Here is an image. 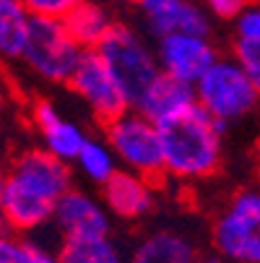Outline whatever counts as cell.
Instances as JSON below:
<instances>
[{
    "label": "cell",
    "mask_w": 260,
    "mask_h": 263,
    "mask_svg": "<svg viewBox=\"0 0 260 263\" xmlns=\"http://www.w3.org/2000/svg\"><path fill=\"white\" fill-rule=\"evenodd\" d=\"M177 3H179V0H138V6H141V11L146 13V18H148V16H156V13H162V11L177 6Z\"/></svg>",
    "instance_id": "cell-23"
},
{
    "label": "cell",
    "mask_w": 260,
    "mask_h": 263,
    "mask_svg": "<svg viewBox=\"0 0 260 263\" xmlns=\"http://www.w3.org/2000/svg\"><path fill=\"white\" fill-rule=\"evenodd\" d=\"M31 24V13L21 0H0V58L18 60Z\"/></svg>",
    "instance_id": "cell-17"
},
{
    "label": "cell",
    "mask_w": 260,
    "mask_h": 263,
    "mask_svg": "<svg viewBox=\"0 0 260 263\" xmlns=\"http://www.w3.org/2000/svg\"><path fill=\"white\" fill-rule=\"evenodd\" d=\"M0 263H60L57 253L21 235H0Z\"/></svg>",
    "instance_id": "cell-19"
},
{
    "label": "cell",
    "mask_w": 260,
    "mask_h": 263,
    "mask_svg": "<svg viewBox=\"0 0 260 263\" xmlns=\"http://www.w3.org/2000/svg\"><path fill=\"white\" fill-rule=\"evenodd\" d=\"M156 63L159 70L167 76L195 84L206 68L218 58L216 45L211 42V36H193V34H164L156 40Z\"/></svg>",
    "instance_id": "cell-9"
},
{
    "label": "cell",
    "mask_w": 260,
    "mask_h": 263,
    "mask_svg": "<svg viewBox=\"0 0 260 263\" xmlns=\"http://www.w3.org/2000/svg\"><path fill=\"white\" fill-rule=\"evenodd\" d=\"M198 258L195 245L174 230H156L148 232L125 263H193Z\"/></svg>",
    "instance_id": "cell-14"
},
{
    "label": "cell",
    "mask_w": 260,
    "mask_h": 263,
    "mask_svg": "<svg viewBox=\"0 0 260 263\" xmlns=\"http://www.w3.org/2000/svg\"><path fill=\"white\" fill-rule=\"evenodd\" d=\"M60 263H125L120 245L104 237H84V240H63L57 250Z\"/></svg>",
    "instance_id": "cell-18"
},
{
    "label": "cell",
    "mask_w": 260,
    "mask_h": 263,
    "mask_svg": "<svg viewBox=\"0 0 260 263\" xmlns=\"http://www.w3.org/2000/svg\"><path fill=\"white\" fill-rule=\"evenodd\" d=\"M190 104H195L193 86L167 76V73H159V76L146 86V91L138 97V102L130 109H135L138 115H143L146 120L159 125V123L174 118L177 112L188 109Z\"/></svg>",
    "instance_id": "cell-13"
},
{
    "label": "cell",
    "mask_w": 260,
    "mask_h": 263,
    "mask_svg": "<svg viewBox=\"0 0 260 263\" xmlns=\"http://www.w3.org/2000/svg\"><path fill=\"white\" fill-rule=\"evenodd\" d=\"M31 120H34V128L42 133V141H45L42 148L47 154H52L55 159L65 162V164H70L73 159L78 157L84 141L89 138L84 133V128H78L76 123L65 120L57 112V107L52 102H47V99L34 102Z\"/></svg>",
    "instance_id": "cell-12"
},
{
    "label": "cell",
    "mask_w": 260,
    "mask_h": 263,
    "mask_svg": "<svg viewBox=\"0 0 260 263\" xmlns=\"http://www.w3.org/2000/svg\"><path fill=\"white\" fill-rule=\"evenodd\" d=\"M208 16H216L218 21H234L242 11L255 6V0H203Z\"/></svg>",
    "instance_id": "cell-22"
},
{
    "label": "cell",
    "mask_w": 260,
    "mask_h": 263,
    "mask_svg": "<svg viewBox=\"0 0 260 263\" xmlns=\"http://www.w3.org/2000/svg\"><path fill=\"white\" fill-rule=\"evenodd\" d=\"M50 224L57 227L63 240L104 237L112 230V221H109V214L102 206V201H96L86 191H76V187H70L60 196Z\"/></svg>",
    "instance_id": "cell-10"
},
{
    "label": "cell",
    "mask_w": 260,
    "mask_h": 263,
    "mask_svg": "<svg viewBox=\"0 0 260 263\" xmlns=\"http://www.w3.org/2000/svg\"><path fill=\"white\" fill-rule=\"evenodd\" d=\"M156 128L164 175L182 182H198L218 172L224 159L227 125L213 120L206 109L190 104Z\"/></svg>",
    "instance_id": "cell-2"
},
{
    "label": "cell",
    "mask_w": 260,
    "mask_h": 263,
    "mask_svg": "<svg viewBox=\"0 0 260 263\" xmlns=\"http://www.w3.org/2000/svg\"><path fill=\"white\" fill-rule=\"evenodd\" d=\"M6 232V219H3V172H0V235Z\"/></svg>",
    "instance_id": "cell-24"
},
{
    "label": "cell",
    "mask_w": 260,
    "mask_h": 263,
    "mask_svg": "<svg viewBox=\"0 0 260 263\" xmlns=\"http://www.w3.org/2000/svg\"><path fill=\"white\" fill-rule=\"evenodd\" d=\"M0 107H3V91H0Z\"/></svg>",
    "instance_id": "cell-27"
},
{
    "label": "cell",
    "mask_w": 260,
    "mask_h": 263,
    "mask_svg": "<svg viewBox=\"0 0 260 263\" xmlns=\"http://www.w3.org/2000/svg\"><path fill=\"white\" fill-rule=\"evenodd\" d=\"M195 104L206 109L208 115L227 128L257 107L260 86L247 76V73L232 60V58H216L206 73L193 84Z\"/></svg>",
    "instance_id": "cell-3"
},
{
    "label": "cell",
    "mask_w": 260,
    "mask_h": 263,
    "mask_svg": "<svg viewBox=\"0 0 260 263\" xmlns=\"http://www.w3.org/2000/svg\"><path fill=\"white\" fill-rule=\"evenodd\" d=\"M102 206L109 216H117L125 221L143 219L156 206L154 182L128 170H115L102 182Z\"/></svg>",
    "instance_id": "cell-11"
},
{
    "label": "cell",
    "mask_w": 260,
    "mask_h": 263,
    "mask_svg": "<svg viewBox=\"0 0 260 263\" xmlns=\"http://www.w3.org/2000/svg\"><path fill=\"white\" fill-rule=\"evenodd\" d=\"M193 263H224V260H221V258H213V255H208V258H201V255H198Z\"/></svg>",
    "instance_id": "cell-25"
},
{
    "label": "cell",
    "mask_w": 260,
    "mask_h": 263,
    "mask_svg": "<svg viewBox=\"0 0 260 263\" xmlns=\"http://www.w3.org/2000/svg\"><path fill=\"white\" fill-rule=\"evenodd\" d=\"M81 52L84 50L70 40L63 21L31 16L18 60L36 79H42L47 84H68Z\"/></svg>",
    "instance_id": "cell-6"
},
{
    "label": "cell",
    "mask_w": 260,
    "mask_h": 263,
    "mask_svg": "<svg viewBox=\"0 0 260 263\" xmlns=\"http://www.w3.org/2000/svg\"><path fill=\"white\" fill-rule=\"evenodd\" d=\"M117 3H135L138 6V0H117Z\"/></svg>",
    "instance_id": "cell-26"
},
{
    "label": "cell",
    "mask_w": 260,
    "mask_h": 263,
    "mask_svg": "<svg viewBox=\"0 0 260 263\" xmlns=\"http://www.w3.org/2000/svg\"><path fill=\"white\" fill-rule=\"evenodd\" d=\"M68 86L76 91L94 115L107 123L117 115H123L125 109H130L123 89L117 86V81L112 79V73L107 70V65L102 63V58L94 50H84L76 68H73Z\"/></svg>",
    "instance_id": "cell-8"
},
{
    "label": "cell",
    "mask_w": 260,
    "mask_h": 263,
    "mask_svg": "<svg viewBox=\"0 0 260 263\" xmlns=\"http://www.w3.org/2000/svg\"><path fill=\"white\" fill-rule=\"evenodd\" d=\"M112 24L115 18L109 13V8L102 3H94V0H86V3H81L76 11H70L63 18L65 31L81 50H94L104 40V34L112 29Z\"/></svg>",
    "instance_id": "cell-16"
},
{
    "label": "cell",
    "mask_w": 260,
    "mask_h": 263,
    "mask_svg": "<svg viewBox=\"0 0 260 263\" xmlns=\"http://www.w3.org/2000/svg\"><path fill=\"white\" fill-rule=\"evenodd\" d=\"M104 143L109 146L115 162L123 164V170L135 172L151 182L164 177L159 128L135 109H125L123 115L104 123Z\"/></svg>",
    "instance_id": "cell-5"
},
{
    "label": "cell",
    "mask_w": 260,
    "mask_h": 263,
    "mask_svg": "<svg viewBox=\"0 0 260 263\" xmlns=\"http://www.w3.org/2000/svg\"><path fill=\"white\" fill-rule=\"evenodd\" d=\"M73 187L70 164L45 148H26L3 172V219L6 232L29 235L50 224L55 203Z\"/></svg>",
    "instance_id": "cell-1"
},
{
    "label": "cell",
    "mask_w": 260,
    "mask_h": 263,
    "mask_svg": "<svg viewBox=\"0 0 260 263\" xmlns=\"http://www.w3.org/2000/svg\"><path fill=\"white\" fill-rule=\"evenodd\" d=\"M213 248L227 263H260V196L239 191L213 221Z\"/></svg>",
    "instance_id": "cell-7"
},
{
    "label": "cell",
    "mask_w": 260,
    "mask_h": 263,
    "mask_svg": "<svg viewBox=\"0 0 260 263\" xmlns=\"http://www.w3.org/2000/svg\"><path fill=\"white\" fill-rule=\"evenodd\" d=\"M78 164V170L96 185H102L109 175H112L117 170V162L112 157V152H109V146L104 141H96V138H86L78 157L73 159Z\"/></svg>",
    "instance_id": "cell-20"
},
{
    "label": "cell",
    "mask_w": 260,
    "mask_h": 263,
    "mask_svg": "<svg viewBox=\"0 0 260 263\" xmlns=\"http://www.w3.org/2000/svg\"><path fill=\"white\" fill-rule=\"evenodd\" d=\"M94 52L102 58L107 70L112 73V79L123 89L130 107L138 102V97L146 91V86L162 73L154 50L128 24L115 21L112 29L104 34V40L94 47Z\"/></svg>",
    "instance_id": "cell-4"
},
{
    "label": "cell",
    "mask_w": 260,
    "mask_h": 263,
    "mask_svg": "<svg viewBox=\"0 0 260 263\" xmlns=\"http://www.w3.org/2000/svg\"><path fill=\"white\" fill-rule=\"evenodd\" d=\"M26 6V11L36 18H55V21H63L70 11H76L81 3L86 0H21Z\"/></svg>",
    "instance_id": "cell-21"
},
{
    "label": "cell",
    "mask_w": 260,
    "mask_h": 263,
    "mask_svg": "<svg viewBox=\"0 0 260 263\" xmlns=\"http://www.w3.org/2000/svg\"><path fill=\"white\" fill-rule=\"evenodd\" d=\"M148 29L156 36L164 34H193V36H211V16L206 13L203 6L193 3V0H179L177 6L148 16Z\"/></svg>",
    "instance_id": "cell-15"
},
{
    "label": "cell",
    "mask_w": 260,
    "mask_h": 263,
    "mask_svg": "<svg viewBox=\"0 0 260 263\" xmlns=\"http://www.w3.org/2000/svg\"><path fill=\"white\" fill-rule=\"evenodd\" d=\"M224 263H227V260H224Z\"/></svg>",
    "instance_id": "cell-28"
}]
</instances>
